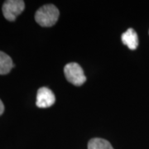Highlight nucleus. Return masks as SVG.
<instances>
[{
    "label": "nucleus",
    "mask_w": 149,
    "mask_h": 149,
    "mask_svg": "<svg viewBox=\"0 0 149 149\" xmlns=\"http://www.w3.org/2000/svg\"><path fill=\"white\" fill-rule=\"evenodd\" d=\"M60 13L53 4H47L41 7L35 13V20L41 27H52L56 23Z\"/></svg>",
    "instance_id": "obj_1"
},
{
    "label": "nucleus",
    "mask_w": 149,
    "mask_h": 149,
    "mask_svg": "<svg viewBox=\"0 0 149 149\" xmlns=\"http://www.w3.org/2000/svg\"><path fill=\"white\" fill-rule=\"evenodd\" d=\"M64 74L65 79L75 86L84 85L86 81V76L82 67L75 62L68 63L65 65Z\"/></svg>",
    "instance_id": "obj_2"
},
{
    "label": "nucleus",
    "mask_w": 149,
    "mask_h": 149,
    "mask_svg": "<svg viewBox=\"0 0 149 149\" xmlns=\"http://www.w3.org/2000/svg\"><path fill=\"white\" fill-rule=\"evenodd\" d=\"M25 3L22 0H8L5 1L3 5V14L8 21L13 22L17 17L24 10Z\"/></svg>",
    "instance_id": "obj_3"
},
{
    "label": "nucleus",
    "mask_w": 149,
    "mask_h": 149,
    "mask_svg": "<svg viewBox=\"0 0 149 149\" xmlns=\"http://www.w3.org/2000/svg\"><path fill=\"white\" fill-rule=\"evenodd\" d=\"M56 102V97L52 91L47 87H42L37 91L36 105L41 109L52 106Z\"/></svg>",
    "instance_id": "obj_4"
},
{
    "label": "nucleus",
    "mask_w": 149,
    "mask_h": 149,
    "mask_svg": "<svg viewBox=\"0 0 149 149\" xmlns=\"http://www.w3.org/2000/svg\"><path fill=\"white\" fill-rule=\"evenodd\" d=\"M122 42L130 50H136L139 47V37L137 32L133 28H128L121 36Z\"/></svg>",
    "instance_id": "obj_5"
},
{
    "label": "nucleus",
    "mask_w": 149,
    "mask_h": 149,
    "mask_svg": "<svg viewBox=\"0 0 149 149\" xmlns=\"http://www.w3.org/2000/svg\"><path fill=\"white\" fill-rule=\"evenodd\" d=\"M14 67L11 57L3 52H0V74H7Z\"/></svg>",
    "instance_id": "obj_6"
},
{
    "label": "nucleus",
    "mask_w": 149,
    "mask_h": 149,
    "mask_svg": "<svg viewBox=\"0 0 149 149\" xmlns=\"http://www.w3.org/2000/svg\"><path fill=\"white\" fill-rule=\"evenodd\" d=\"M88 149H113L109 141L100 138L91 139L88 143Z\"/></svg>",
    "instance_id": "obj_7"
},
{
    "label": "nucleus",
    "mask_w": 149,
    "mask_h": 149,
    "mask_svg": "<svg viewBox=\"0 0 149 149\" xmlns=\"http://www.w3.org/2000/svg\"><path fill=\"white\" fill-rule=\"evenodd\" d=\"M3 112H4V105H3L2 100H0V116L3 113Z\"/></svg>",
    "instance_id": "obj_8"
}]
</instances>
